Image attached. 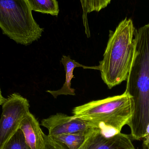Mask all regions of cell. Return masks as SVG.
<instances>
[{
  "label": "cell",
  "instance_id": "1",
  "mask_svg": "<svg viewBox=\"0 0 149 149\" xmlns=\"http://www.w3.org/2000/svg\"><path fill=\"white\" fill-rule=\"evenodd\" d=\"M135 52L125 92L133 99L134 110L127 125L134 140L143 138L149 123V23L134 34Z\"/></svg>",
  "mask_w": 149,
  "mask_h": 149
},
{
  "label": "cell",
  "instance_id": "2",
  "mask_svg": "<svg viewBox=\"0 0 149 149\" xmlns=\"http://www.w3.org/2000/svg\"><path fill=\"white\" fill-rule=\"evenodd\" d=\"M135 30L133 21L126 17L115 31H110L99 65L102 79L110 89L127 79L134 56Z\"/></svg>",
  "mask_w": 149,
  "mask_h": 149
},
{
  "label": "cell",
  "instance_id": "3",
  "mask_svg": "<svg viewBox=\"0 0 149 149\" xmlns=\"http://www.w3.org/2000/svg\"><path fill=\"white\" fill-rule=\"evenodd\" d=\"M134 105L133 99L125 92L120 95L93 101L75 107L72 113L100 130L111 128L121 132L130 120Z\"/></svg>",
  "mask_w": 149,
  "mask_h": 149
},
{
  "label": "cell",
  "instance_id": "4",
  "mask_svg": "<svg viewBox=\"0 0 149 149\" xmlns=\"http://www.w3.org/2000/svg\"><path fill=\"white\" fill-rule=\"evenodd\" d=\"M27 0H0V28L18 44L28 45L42 36L44 29L36 22Z\"/></svg>",
  "mask_w": 149,
  "mask_h": 149
},
{
  "label": "cell",
  "instance_id": "5",
  "mask_svg": "<svg viewBox=\"0 0 149 149\" xmlns=\"http://www.w3.org/2000/svg\"><path fill=\"white\" fill-rule=\"evenodd\" d=\"M3 104L0 119V149L19 129L23 118L30 113L28 100L17 93L9 95Z\"/></svg>",
  "mask_w": 149,
  "mask_h": 149
},
{
  "label": "cell",
  "instance_id": "6",
  "mask_svg": "<svg viewBox=\"0 0 149 149\" xmlns=\"http://www.w3.org/2000/svg\"><path fill=\"white\" fill-rule=\"evenodd\" d=\"M41 125L47 129L48 135L57 136L65 134L83 132L94 127L90 123L74 116H69L62 113H57L43 119Z\"/></svg>",
  "mask_w": 149,
  "mask_h": 149
},
{
  "label": "cell",
  "instance_id": "7",
  "mask_svg": "<svg viewBox=\"0 0 149 149\" xmlns=\"http://www.w3.org/2000/svg\"><path fill=\"white\" fill-rule=\"evenodd\" d=\"M79 149H136L131 136L120 133L110 137L102 135L96 128L88 131L86 138Z\"/></svg>",
  "mask_w": 149,
  "mask_h": 149
},
{
  "label": "cell",
  "instance_id": "8",
  "mask_svg": "<svg viewBox=\"0 0 149 149\" xmlns=\"http://www.w3.org/2000/svg\"><path fill=\"white\" fill-rule=\"evenodd\" d=\"M25 141L31 149H42L44 144V135L40 124L35 116L29 113L23 118L19 126Z\"/></svg>",
  "mask_w": 149,
  "mask_h": 149
},
{
  "label": "cell",
  "instance_id": "9",
  "mask_svg": "<svg viewBox=\"0 0 149 149\" xmlns=\"http://www.w3.org/2000/svg\"><path fill=\"white\" fill-rule=\"evenodd\" d=\"M61 62L64 67L65 72V81L63 86L61 89L55 91L48 90L47 92L50 93L55 99L58 95H75V90L71 88V81L74 78L73 72L74 69L77 67H81L84 69H93L99 70V66H87L80 64L78 62L71 59L69 56H63Z\"/></svg>",
  "mask_w": 149,
  "mask_h": 149
},
{
  "label": "cell",
  "instance_id": "10",
  "mask_svg": "<svg viewBox=\"0 0 149 149\" xmlns=\"http://www.w3.org/2000/svg\"><path fill=\"white\" fill-rule=\"evenodd\" d=\"M88 130L60 135L52 138L68 149H79L85 142Z\"/></svg>",
  "mask_w": 149,
  "mask_h": 149
},
{
  "label": "cell",
  "instance_id": "11",
  "mask_svg": "<svg viewBox=\"0 0 149 149\" xmlns=\"http://www.w3.org/2000/svg\"><path fill=\"white\" fill-rule=\"evenodd\" d=\"M32 10L58 16L59 12L58 2L57 0H27Z\"/></svg>",
  "mask_w": 149,
  "mask_h": 149
},
{
  "label": "cell",
  "instance_id": "12",
  "mask_svg": "<svg viewBox=\"0 0 149 149\" xmlns=\"http://www.w3.org/2000/svg\"><path fill=\"white\" fill-rule=\"evenodd\" d=\"M1 149H31L26 143L22 130L18 129Z\"/></svg>",
  "mask_w": 149,
  "mask_h": 149
},
{
  "label": "cell",
  "instance_id": "13",
  "mask_svg": "<svg viewBox=\"0 0 149 149\" xmlns=\"http://www.w3.org/2000/svg\"><path fill=\"white\" fill-rule=\"evenodd\" d=\"M112 0H87V13L93 11L99 12L105 8L111 2Z\"/></svg>",
  "mask_w": 149,
  "mask_h": 149
},
{
  "label": "cell",
  "instance_id": "14",
  "mask_svg": "<svg viewBox=\"0 0 149 149\" xmlns=\"http://www.w3.org/2000/svg\"><path fill=\"white\" fill-rule=\"evenodd\" d=\"M42 149H68L65 146L57 142L49 135H44V144Z\"/></svg>",
  "mask_w": 149,
  "mask_h": 149
},
{
  "label": "cell",
  "instance_id": "15",
  "mask_svg": "<svg viewBox=\"0 0 149 149\" xmlns=\"http://www.w3.org/2000/svg\"><path fill=\"white\" fill-rule=\"evenodd\" d=\"M81 3V8L82 9V19H83V25L85 29V32L86 35L90 34V30L88 26L87 18V0H80Z\"/></svg>",
  "mask_w": 149,
  "mask_h": 149
},
{
  "label": "cell",
  "instance_id": "16",
  "mask_svg": "<svg viewBox=\"0 0 149 149\" xmlns=\"http://www.w3.org/2000/svg\"><path fill=\"white\" fill-rule=\"evenodd\" d=\"M143 139V149H149V123L147 126L145 134Z\"/></svg>",
  "mask_w": 149,
  "mask_h": 149
},
{
  "label": "cell",
  "instance_id": "17",
  "mask_svg": "<svg viewBox=\"0 0 149 149\" xmlns=\"http://www.w3.org/2000/svg\"><path fill=\"white\" fill-rule=\"evenodd\" d=\"M5 100H6V99H5L2 95L1 92V88H0V105L3 104Z\"/></svg>",
  "mask_w": 149,
  "mask_h": 149
}]
</instances>
